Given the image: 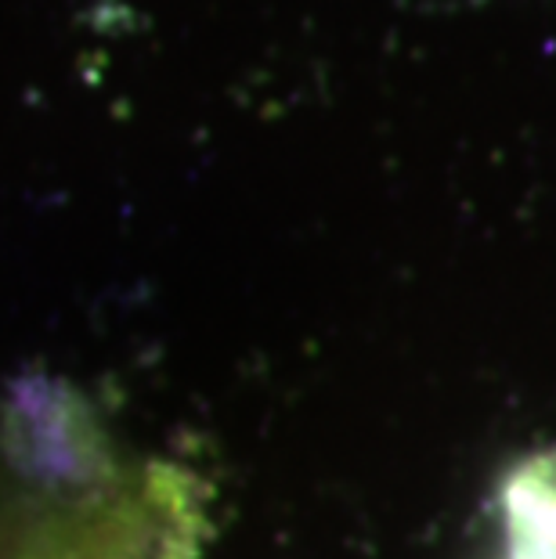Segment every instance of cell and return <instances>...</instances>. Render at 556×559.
Instances as JSON below:
<instances>
[{
  "label": "cell",
  "instance_id": "1",
  "mask_svg": "<svg viewBox=\"0 0 556 559\" xmlns=\"http://www.w3.org/2000/svg\"><path fill=\"white\" fill-rule=\"evenodd\" d=\"M506 559H556V451L531 455L502 487Z\"/></svg>",
  "mask_w": 556,
  "mask_h": 559
}]
</instances>
